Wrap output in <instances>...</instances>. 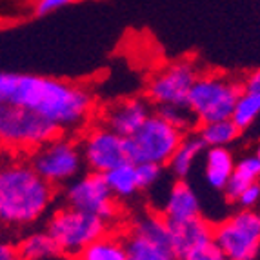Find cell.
<instances>
[{"label":"cell","mask_w":260,"mask_h":260,"mask_svg":"<svg viewBox=\"0 0 260 260\" xmlns=\"http://www.w3.org/2000/svg\"><path fill=\"white\" fill-rule=\"evenodd\" d=\"M20 106L39 113L58 127H82L91 117L95 100L86 87L39 75L6 73V106Z\"/></svg>","instance_id":"1"},{"label":"cell","mask_w":260,"mask_h":260,"mask_svg":"<svg viewBox=\"0 0 260 260\" xmlns=\"http://www.w3.org/2000/svg\"><path fill=\"white\" fill-rule=\"evenodd\" d=\"M55 189L26 162L0 166V224L27 228L48 213Z\"/></svg>","instance_id":"2"},{"label":"cell","mask_w":260,"mask_h":260,"mask_svg":"<svg viewBox=\"0 0 260 260\" xmlns=\"http://www.w3.org/2000/svg\"><path fill=\"white\" fill-rule=\"evenodd\" d=\"M46 231L51 235L62 255L78 256L87 246L109 233V224L91 213L66 206L49 217Z\"/></svg>","instance_id":"3"},{"label":"cell","mask_w":260,"mask_h":260,"mask_svg":"<svg viewBox=\"0 0 260 260\" xmlns=\"http://www.w3.org/2000/svg\"><path fill=\"white\" fill-rule=\"evenodd\" d=\"M60 133L39 113L20 106H0V146L13 151H35Z\"/></svg>","instance_id":"4"},{"label":"cell","mask_w":260,"mask_h":260,"mask_svg":"<svg viewBox=\"0 0 260 260\" xmlns=\"http://www.w3.org/2000/svg\"><path fill=\"white\" fill-rule=\"evenodd\" d=\"M242 87L233 78L224 75H202L191 87L187 108L191 109L197 124L231 118Z\"/></svg>","instance_id":"5"},{"label":"cell","mask_w":260,"mask_h":260,"mask_svg":"<svg viewBox=\"0 0 260 260\" xmlns=\"http://www.w3.org/2000/svg\"><path fill=\"white\" fill-rule=\"evenodd\" d=\"M182 139L184 133L168 124L160 115L153 113L137 133L126 139L127 160L133 164H169Z\"/></svg>","instance_id":"6"},{"label":"cell","mask_w":260,"mask_h":260,"mask_svg":"<svg viewBox=\"0 0 260 260\" xmlns=\"http://www.w3.org/2000/svg\"><path fill=\"white\" fill-rule=\"evenodd\" d=\"M29 164L53 187L64 184L68 186L82 171L84 158L80 144L70 137L56 135L55 139L31 153Z\"/></svg>","instance_id":"7"},{"label":"cell","mask_w":260,"mask_h":260,"mask_svg":"<svg viewBox=\"0 0 260 260\" xmlns=\"http://www.w3.org/2000/svg\"><path fill=\"white\" fill-rule=\"evenodd\" d=\"M213 244L225 260H255L260 251V213L242 209L215 225Z\"/></svg>","instance_id":"8"},{"label":"cell","mask_w":260,"mask_h":260,"mask_svg":"<svg viewBox=\"0 0 260 260\" xmlns=\"http://www.w3.org/2000/svg\"><path fill=\"white\" fill-rule=\"evenodd\" d=\"M66 206L80 211L91 213L111 224L118 217V202L108 187L104 175L86 173L78 175L64 189Z\"/></svg>","instance_id":"9"},{"label":"cell","mask_w":260,"mask_h":260,"mask_svg":"<svg viewBox=\"0 0 260 260\" xmlns=\"http://www.w3.org/2000/svg\"><path fill=\"white\" fill-rule=\"evenodd\" d=\"M199 73L193 62L178 60L162 68L148 84L149 102L160 106H187L191 87L195 86Z\"/></svg>","instance_id":"10"},{"label":"cell","mask_w":260,"mask_h":260,"mask_svg":"<svg viewBox=\"0 0 260 260\" xmlns=\"http://www.w3.org/2000/svg\"><path fill=\"white\" fill-rule=\"evenodd\" d=\"M80 151L84 166H87L91 173L106 175L127 160L126 139L106 126H96L87 131L80 140Z\"/></svg>","instance_id":"11"},{"label":"cell","mask_w":260,"mask_h":260,"mask_svg":"<svg viewBox=\"0 0 260 260\" xmlns=\"http://www.w3.org/2000/svg\"><path fill=\"white\" fill-rule=\"evenodd\" d=\"M153 115L149 100L144 99H124L115 104L108 106L102 113V126L109 127L122 139H129L140 127L144 122Z\"/></svg>","instance_id":"12"},{"label":"cell","mask_w":260,"mask_h":260,"mask_svg":"<svg viewBox=\"0 0 260 260\" xmlns=\"http://www.w3.org/2000/svg\"><path fill=\"white\" fill-rule=\"evenodd\" d=\"M169 239H171V247L178 260L191 255L197 249L213 244V231L215 225L204 217L187 218V220L169 222Z\"/></svg>","instance_id":"13"},{"label":"cell","mask_w":260,"mask_h":260,"mask_svg":"<svg viewBox=\"0 0 260 260\" xmlns=\"http://www.w3.org/2000/svg\"><path fill=\"white\" fill-rule=\"evenodd\" d=\"M162 217L169 222L200 217V200L189 184L178 180L171 186L168 199H166Z\"/></svg>","instance_id":"14"},{"label":"cell","mask_w":260,"mask_h":260,"mask_svg":"<svg viewBox=\"0 0 260 260\" xmlns=\"http://www.w3.org/2000/svg\"><path fill=\"white\" fill-rule=\"evenodd\" d=\"M237 162L228 148H208L204 155V178L213 189L224 191Z\"/></svg>","instance_id":"15"},{"label":"cell","mask_w":260,"mask_h":260,"mask_svg":"<svg viewBox=\"0 0 260 260\" xmlns=\"http://www.w3.org/2000/svg\"><path fill=\"white\" fill-rule=\"evenodd\" d=\"M122 240H124L129 260H178L169 244L155 242L129 230L122 237Z\"/></svg>","instance_id":"16"},{"label":"cell","mask_w":260,"mask_h":260,"mask_svg":"<svg viewBox=\"0 0 260 260\" xmlns=\"http://www.w3.org/2000/svg\"><path fill=\"white\" fill-rule=\"evenodd\" d=\"M15 246L18 260H53L62 255L56 242L46 230L24 235Z\"/></svg>","instance_id":"17"},{"label":"cell","mask_w":260,"mask_h":260,"mask_svg":"<svg viewBox=\"0 0 260 260\" xmlns=\"http://www.w3.org/2000/svg\"><path fill=\"white\" fill-rule=\"evenodd\" d=\"M206 144L202 142L199 135H187L184 137L182 142L178 144V148L175 149L171 160H169V168L177 175L178 178H184L191 173V169L195 166V162L200 158V155L204 153Z\"/></svg>","instance_id":"18"},{"label":"cell","mask_w":260,"mask_h":260,"mask_svg":"<svg viewBox=\"0 0 260 260\" xmlns=\"http://www.w3.org/2000/svg\"><path fill=\"white\" fill-rule=\"evenodd\" d=\"M108 187L111 189L115 199H131L140 191L139 178H137V164L126 160L113 168L104 175Z\"/></svg>","instance_id":"19"},{"label":"cell","mask_w":260,"mask_h":260,"mask_svg":"<svg viewBox=\"0 0 260 260\" xmlns=\"http://www.w3.org/2000/svg\"><path fill=\"white\" fill-rule=\"evenodd\" d=\"M258 178H260L258 160L255 158V155L246 156V158H242V160H239L235 164L233 175H231L230 182H228V186L224 189L225 197L230 200H237L246 187L258 182Z\"/></svg>","instance_id":"20"},{"label":"cell","mask_w":260,"mask_h":260,"mask_svg":"<svg viewBox=\"0 0 260 260\" xmlns=\"http://www.w3.org/2000/svg\"><path fill=\"white\" fill-rule=\"evenodd\" d=\"M77 260H129L122 237L106 235L91 246H87Z\"/></svg>","instance_id":"21"},{"label":"cell","mask_w":260,"mask_h":260,"mask_svg":"<svg viewBox=\"0 0 260 260\" xmlns=\"http://www.w3.org/2000/svg\"><path fill=\"white\" fill-rule=\"evenodd\" d=\"M239 133L240 129L235 126V122L231 118H225V120L202 124L197 135L206 144V148H228V144L237 140Z\"/></svg>","instance_id":"22"},{"label":"cell","mask_w":260,"mask_h":260,"mask_svg":"<svg viewBox=\"0 0 260 260\" xmlns=\"http://www.w3.org/2000/svg\"><path fill=\"white\" fill-rule=\"evenodd\" d=\"M260 115V96L251 95V93H240L237 104H235L231 120L235 122V126L240 131L246 129L247 126H251Z\"/></svg>","instance_id":"23"},{"label":"cell","mask_w":260,"mask_h":260,"mask_svg":"<svg viewBox=\"0 0 260 260\" xmlns=\"http://www.w3.org/2000/svg\"><path fill=\"white\" fill-rule=\"evenodd\" d=\"M156 115H160L168 124L177 127L180 133H186L197 124L195 117L187 106H160L156 109Z\"/></svg>","instance_id":"24"},{"label":"cell","mask_w":260,"mask_h":260,"mask_svg":"<svg viewBox=\"0 0 260 260\" xmlns=\"http://www.w3.org/2000/svg\"><path fill=\"white\" fill-rule=\"evenodd\" d=\"M160 177H162V166L149 164V162L137 164V178H139L140 189H148V187L155 186Z\"/></svg>","instance_id":"25"},{"label":"cell","mask_w":260,"mask_h":260,"mask_svg":"<svg viewBox=\"0 0 260 260\" xmlns=\"http://www.w3.org/2000/svg\"><path fill=\"white\" fill-rule=\"evenodd\" d=\"M258 200H260V184L256 182V184H251L249 187H246L235 202L242 209H253L258 204Z\"/></svg>","instance_id":"26"},{"label":"cell","mask_w":260,"mask_h":260,"mask_svg":"<svg viewBox=\"0 0 260 260\" xmlns=\"http://www.w3.org/2000/svg\"><path fill=\"white\" fill-rule=\"evenodd\" d=\"M180 260H225V256L222 255V251L215 244H209V246L197 249V251H193L191 255L184 256Z\"/></svg>","instance_id":"27"},{"label":"cell","mask_w":260,"mask_h":260,"mask_svg":"<svg viewBox=\"0 0 260 260\" xmlns=\"http://www.w3.org/2000/svg\"><path fill=\"white\" fill-rule=\"evenodd\" d=\"M77 0H37L35 2V13L37 15H48V13H53L56 9H62L66 6L73 4Z\"/></svg>","instance_id":"28"},{"label":"cell","mask_w":260,"mask_h":260,"mask_svg":"<svg viewBox=\"0 0 260 260\" xmlns=\"http://www.w3.org/2000/svg\"><path fill=\"white\" fill-rule=\"evenodd\" d=\"M244 93H251V95L260 96V70H255L244 78V82L240 84Z\"/></svg>","instance_id":"29"},{"label":"cell","mask_w":260,"mask_h":260,"mask_svg":"<svg viewBox=\"0 0 260 260\" xmlns=\"http://www.w3.org/2000/svg\"><path fill=\"white\" fill-rule=\"evenodd\" d=\"M0 260H18L17 246L13 242L0 239Z\"/></svg>","instance_id":"30"},{"label":"cell","mask_w":260,"mask_h":260,"mask_svg":"<svg viewBox=\"0 0 260 260\" xmlns=\"http://www.w3.org/2000/svg\"><path fill=\"white\" fill-rule=\"evenodd\" d=\"M255 158L258 160V164H260V144L256 146V151H255Z\"/></svg>","instance_id":"31"},{"label":"cell","mask_w":260,"mask_h":260,"mask_svg":"<svg viewBox=\"0 0 260 260\" xmlns=\"http://www.w3.org/2000/svg\"><path fill=\"white\" fill-rule=\"evenodd\" d=\"M53 260H68V258H62V255H60V256H56V258H53Z\"/></svg>","instance_id":"32"}]
</instances>
